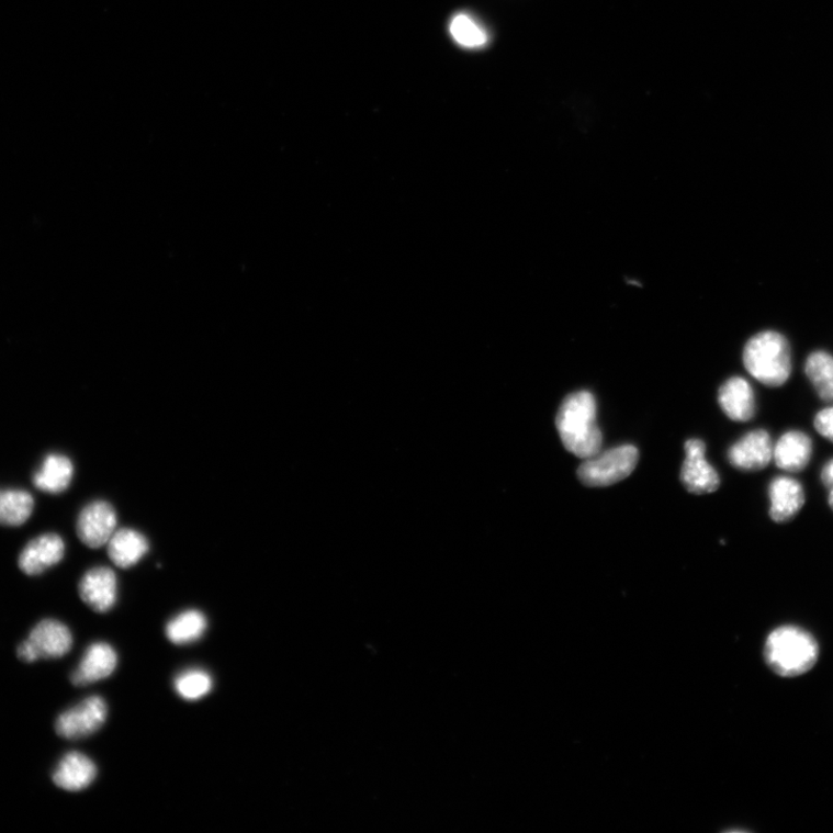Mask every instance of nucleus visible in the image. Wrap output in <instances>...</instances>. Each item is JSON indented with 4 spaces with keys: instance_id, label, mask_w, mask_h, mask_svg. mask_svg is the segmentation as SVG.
<instances>
[{
    "instance_id": "f257e3e1",
    "label": "nucleus",
    "mask_w": 833,
    "mask_h": 833,
    "mask_svg": "<svg viewBox=\"0 0 833 833\" xmlns=\"http://www.w3.org/2000/svg\"><path fill=\"white\" fill-rule=\"evenodd\" d=\"M597 407L593 394L576 392L562 403L555 426L566 450L581 459L601 452L603 434L596 421Z\"/></svg>"
},
{
    "instance_id": "f03ea898",
    "label": "nucleus",
    "mask_w": 833,
    "mask_h": 833,
    "mask_svg": "<svg viewBox=\"0 0 833 833\" xmlns=\"http://www.w3.org/2000/svg\"><path fill=\"white\" fill-rule=\"evenodd\" d=\"M820 648L813 634L796 626H784L767 637L764 657L783 677H797L817 665Z\"/></svg>"
},
{
    "instance_id": "7ed1b4c3",
    "label": "nucleus",
    "mask_w": 833,
    "mask_h": 833,
    "mask_svg": "<svg viewBox=\"0 0 833 833\" xmlns=\"http://www.w3.org/2000/svg\"><path fill=\"white\" fill-rule=\"evenodd\" d=\"M743 364L767 387H781L792 373V353L787 339L776 331H763L747 341Z\"/></svg>"
},
{
    "instance_id": "20e7f679",
    "label": "nucleus",
    "mask_w": 833,
    "mask_h": 833,
    "mask_svg": "<svg viewBox=\"0 0 833 833\" xmlns=\"http://www.w3.org/2000/svg\"><path fill=\"white\" fill-rule=\"evenodd\" d=\"M638 459L634 446H619L586 459L578 469V477L589 487L610 486L628 479L633 473Z\"/></svg>"
},
{
    "instance_id": "39448f33",
    "label": "nucleus",
    "mask_w": 833,
    "mask_h": 833,
    "mask_svg": "<svg viewBox=\"0 0 833 833\" xmlns=\"http://www.w3.org/2000/svg\"><path fill=\"white\" fill-rule=\"evenodd\" d=\"M109 716V708L103 698L92 696L77 707L59 714L55 729L57 734L67 740H80L98 732Z\"/></svg>"
},
{
    "instance_id": "423d86ee",
    "label": "nucleus",
    "mask_w": 833,
    "mask_h": 833,
    "mask_svg": "<svg viewBox=\"0 0 833 833\" xmlns=\"http://www.w3.org/2000/svg\"><path fill=\"white\" fill-rule=\"evenodd\" d=\"M686 460L682 465L680 481L694 495L712 494L720 486L717 470L707 460V446L699 439L686 442Z\"/></svg>"
},
{
    "instance_id": "0eeeda50",
    "label": "nucleus",
    "mask_w": 833,
    "mask_h": 833,
    "mask_svg": "<svg viewBox=\"0 0 833 833\" xmlns=\"http://www.w3.org/2000/svg\"><path fill=\"white\" fill-rule=\"evenodd\" d=\"M117 527L114 507L98 500L85 506L77 520L79 540L87 547L99 549L110 542Z\"/></svg>"
},
{
    "instance_id": "6e6552de",
    "label": "nucleus",
    "mask_w": 833,
    "mask_h": 833,
    "mask_svg": "<svg viewBox=\"0 0 833 833\" xmlns=\"http://www.w3.org/2000/svg\"><path fill=\"white\" fill-rule=\"evenodd\" d=\"M729 460L742 472H759L774 460V443L765 430L746 434L729 451Z\"/></svg>"
},
{
    "instance_id": "1a4fd4ad",
    "label": "nucleus",
    "mask_w": 833,
    "mask_h": 833,
    "mask_svg": "<svg viewBox=\"0 0 833 833\" xmlns=\"http://www.w3.org/2000/svg\"><path fill=\"white\" fill-rule=\"evenodd\" d=\"M81 600L97 612L110 611L117 601L115 572L105 566L93 567L82 575L79 583Z\"/></svg>"
},
{
    "instance_id": "9d476101",
    "label": "nucleus",
    "mask_w": 833,
    "mask_h": 833,
    "mask_svg": "<svg viewBox=\"0 0 833 833\" xmlns=\"http://www.w3.org/2000/svg\"><path fill=\"white\" fill-rule=\"evenodd\" d=\"M66 554V543L57 533H44L32 540L19 555V569L38 575L57 565Z\"/></svg>"
},
{
    "instance_id": "9b49d317",
    "label": "nucleus",
    "mask_w": 833,
    "mask_h": 833,
    "mask_svg": "<svg viewBox=\"0 0 833 833\" xmlns=\"http://www.w3.org/2000/svg\"><path fill=\"white\" fill-rule=\"evenodd\" d=\"M117 667V653L110 644L94 643L83 653L71 675L75 686L92 685L110 677Z\"/></svg>"
},
{
    "instance_id": "f8f14e48",
    "label": "nucleus",
    "mask_w": 833,
    "mask_h": 833,
    "mask_svg": "<svg viewBox=\"0 0 833 833\" xmlns=\"http://www.w3.org/2000/svg\"><path fill=\"white\" fill-rule=\"evenodd\" d=\"M29 642L40 658H59L67 655L74 645L70 629L56 619H44L30 633Z\"/></svg>"
},
{
    "instance_id": "ddd939ff",
    "label": "nucleus",
    "mask_w": 833,
    "mask_h": 833,
    "mask_svg": "<svg viewBox=\"0 0 833 833\" xmlns=\"http://www.w3.org/2000/svg\"><path fill=\"white\" fill-rule=\"evenodd\" d=\"M772 507L770 517L777 524L792 521L806 503L804 489L795 479L780 476L768 487Z\"/></svg>"
},
{
    "instance_id": "4468645a",
    "label": "nucleus",
    "mask_w": 833,
    "mask_h": 833,
    "mask_svg": "<svg viewBox=\"0 0 833 833\" xmlns=\"http://www.w3.org/2000/svg\"><path fill=\"white\" fill-rule=\"evenodd\" d=\"M98 768L94 762L78 752L64 755L53 774L55 785L68 792H79L95 780Z\"/></svg>"
},
{
    "instance_id": "2eb2a0df",
    "label": "nucleus",
    "mask_w": 833,
    "mask_h": 833,
    "mask_svg": "<svg viewBox=\"0 0 833 833\" xmlns=\"http://www.w3.org/2000/svg\"><path fill=\"white\" fill-rule=\"evenodd\" d=\"M719 403L724 415L734 421L751 420L756 414V399L751 383L739 376L722 384Z\"/></svg>"
},
{
    "instance_id": "dca6fc26",
    "label": "nucleus",
    "mask_w": 833,
    "mask_h": 833,
    "mask_svg": "<svg viewBox=\"0 0 833 833\" xmlns=\"http://www.w3.org/2000/svg\"><path fill=\"white\" fill-rule=\"evenodd\" d=\"M813 457V441L801 431L784 434L774 446L776 465L787 473H801Z\"/></svg>"
},
{
    "instance_id": "f3484780",
    "label": "nucleus",
    "mask_w": 833,
    "mask_h": 833,
    "mask_svg": "<svg viewBox=\"0 0 833 833\" xmlns=\"http://www.w3.org/2000/svg\"><path fill=\"white\" fill-rule=\"evenodd\" d=\"M75 475L72 461L63 454H49L33 476V483L42 493L57 495L66 491Z\"/></svg>"
},
{
    "instance_id": "a211bd4d",
    "label": "nucleus",
    "mask_w": 833,
    "mask_h": 833,
    "mask_svg": "<svg viewBox=\"0 0 833 833\" xmlns=\"http://www.w3.org/2000/svg\"><path fill=\"white\" fill-rule=\"evenodd\" d=\"M106 545L111 561L121 569L137 565L149 550L143 533L132 528L116 530Z\"/></svg>"
},
{
    "instance_id": "6ab92c4d",
    "label": "nucleus",
    "mask_w": 833,
    "mask_h": 833,
    "mask_svg": "<svg viewBox=\"0 0 833 833\" xmlns=\"http://www.w3.org/2000/svg\"><path fill=\"white\" fill-rule=\"evenodd\" d=\"M34 498L25 489L0 488V525L18 527L24 525L34 510Z\"/></svg>"
},
{
    "instance_id": "aec40b11",
    "label": "nucleus",
    "mask_w": 833,
    "mask_h": 833,
    "mask_svg": "<svg viewBox=\"0 0 833 833\" xmlns=\"http://www.w3.org/2000/svg\"><path fill=\"white\" fill-rule=\"evenodd\" d=\"M207 628L206 617L200 610H185L173 619H170L166 627V635L169 642L176 645H189L198 642Z\"/></svg>"
},
{
    "instance_id": "412c9836",
    "label": "nucleus",
    "mask_w": 833,
    "mask_h": 833,
    "mask_svg": "<svg viewBox=\"0 0 833 833\" xmlns=\"http://www.w3.org/2000/svg\"><path fill=\"white\" fill-rule=\"evenodd\" d=\"M804 372L821 399L833 402V357L824 351L811 353Z\"/></svg>"
},
{
    "instance_id": "4be33fe9",
    "label": "nucleus",
    "mask_w": 833,
    "mask_h": 833,
    "mask_svg": "<svg viewBox=\"0 0 833 833\" xmlns=\"http://www.w3.org/2000/svg\"><path fill=\"white\" fill-rule=\"evenodd\" d=\"M175 688L184 700L195 701L211 693L213 680L207 672L200 668H191L177 676Z\"/></svg>"
},
{
    "instance_id": "5701e85b",
    "label": "nucleus",
    "mask_w": 833,
    "mask_h": 833,
    "mask_svg": "<svg viewBox=\"0 0 833 833\" xmlns=\"http://www.w3.org/2000/svg\"><path fill=\"white\" fill-rule=\"evenodd\" d=\"M450 31L457 44L465 48H480L487 44L488 35L473 16L461 13L455 15Z\"/></svg>"
},
{
    "instance_id": "b1692460",
    "label": "nucleus",
    "mask_w": 833,
    "mask_h": 833,
    "mask_svg": "<svg viewBox=\"0 0 833 833\" xmlns=\"http://www.w3.org/2000/svg\"><path fill=\"white\" fill-rule=\"evenodd\" d=\"M814 425L823 438L833 442V407L820 412L814 419Z\"/></svg>"
},
{
    "instance_id": "393cba45",
    "label": "nucleus",
    "mask_w": 833,
    "mask_h": 833,
    "mask_svg": "<svg viewBox=\"0 0 833 833\" xmlns=\"http://www.w3.org/2000/svg\"><path fill=\"white\" fill-rule=\"evenodd\" d=\"M18 656L20 660L27 662V664H32V662L38 660L37 653L29 640L19 645Z\"/></svg>"
},
{
    "instance_id": "a878e982",
    "label": "nucleus",
    "mask_w": 833,
    "mask_h": 833,
    "mask_svg": "<svg viewBox=\"0 0 833 833\" xmlns=\"http://www.w3.org/2000/svg\"><path fill=\"white\" fill-rule=\"evenodd\" d=\"M821 480L824 486L829 489H833V459L829 460L821 473Z\"/></svg>"
},
{
    "instance_id": "bb28decb",
    "label": "nucleus",
    "mask_w": 833,
    "mask_h": 833,
    "mask_svg": "<svg viewBox=\"0 0 833 833\" xmlns=\"http://www.w3.org/2000/svg\"><path fill=\"white\" fill-rule=\"evenodd\" d=\"M828 502H829L830 508L833 510V489H830L829 500Z\"/></svg>"
}]
</instances>
